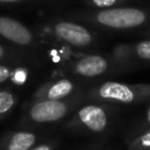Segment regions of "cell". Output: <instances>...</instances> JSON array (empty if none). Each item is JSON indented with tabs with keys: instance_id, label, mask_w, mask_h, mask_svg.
<instances>
[{
	"instance_id": "cell-16",
	"label": "cell",
	"mask_w": 150,
	"mask_h": 150,
	"mask_svg": "<svg viewBox=\"0 0 150 150\" xmlns=\"http://www.w3.org/2000/svg\"><path fill=\"white\" fill-rule=\"evenodd\" d=\"M57 144H59V141L50 139V141H46V142L35 144L30 150H56Z\"/></svg>"
},
{
	"instance_id": "cell-7",
	"label": "cell",
	"mask_w": 150,
	"mask_h": 150,
	"mask_svg": "<svg viewBox=\"0 0 150 150\" xmlns=\"http://www.w3.org/2000/svg\"><path fill=\"white\" fill-rule=\"evenodd\" d=\"M0 38L8 43L27 50H36L40 47V36L21 21L0 15Z\"/></svg>"
},
{
	"instance_id": "cell-8",
	"label": "cell",
	"mask_w": 150,
	"mask_h": 150,
	"mask_svg": "<svg viewBox=\"0 0 150 150\" xmlns=\"http://www.w3.org/2000/svg\"><path fill=\"white\" fill-rule=\"evenodd\" d=\"M84 90L82 81L69 76H60L39 86L33 93L32 100H63Z\"/></svg>"
},
{
	"instance_id": "cell-11",
	"label": "cell",
	"mask_w": 150,
	"mask_h": 150,
	"mask_svg": "<svg viewBox=\"0 0 150 150\" xmlns=\"http://www.w3.org/2000/svg\"><path fill=\"white\" fill-rule=\"evenodd\" d=\"M131 60L136 66L150 64V39H142L129 43Z\"/></svg>"
},
{
	"instance_id": "cell-5",
	"label": "cell",
	"mask_w": 150,
	"mask_h": 150,
	"mask_svg": "<svg viewBox=\"0 0 150 150\" xmlns=\"http://www.w3.org/2000/svg\"><path fill=\"white\" fill-rule=\"evenodd\" d=\"M125 71L124 68L109 54H83L73 57L60 67L62 76L82 80H96L114 76Z\"/></svg>"
},
{
	"instance_id": "cell-13",
	"label": "cell",
	"mask_w": 150,
	"mask_h": 150,
	"mask_svg": "<svg viewBox=\"0 0 150 150\" xmlns=\"http://www.w3.org/2000/svg\"><path fill=\"white\" fill-rule=\"evenodd\" d=\"M142 0H84V4L90 9H108L120 6L139 5Z\"/></svg>"
},
{
	"instance_id": "cell-15",
	"label": "cell",
	"mask_w": 150,
	"mask_h": 150,
	"mask_svg": "<svg viewBox=\"0 0 150 150\" xmlns=\"http://www.w3.org/2000/svg\"><path fill=\"white\" fill-rule=\"evenodd\" d=\"M22 61V55L19 50L2 43L0 41V62L6 63H20Z\"/></svg>"
},
{
	"instance_id": "cell-12",
	"label": "cell",
	"mask_w": 150,
	"mask_h": 150,
	"mask_svg": "<svg viewBox=\"0 0 150 150\" xmlns=\"http://www.w3.org/2000/svg\"><path fill=\"white\" fill-rule=\"evenodd\" d=\"M18 95L9 88H0V122L4 121L16 107Z\"/></svg>"
},
{
	"instance_id": "cell-17",
	"label": "cell",
	"mask_w": 150,
	"mask_h": 150,
	"mask_svg": "<svg viewBox=\"0 0 150 150\" xmlns=\"http://www.w3.org/2000/svg\"><path fill=\"white\" fill-rule=\"evenodd\" d=\"M146 128H150V105L148 107V109H146V111H145V114H144V116H143L141 123L136 127V129H135L134 132L137 134V132H139V131H142V130H144V129H146ZM135 134H134V135H135Z\"/></svg>"
},
{
	"instance_id": "cell-14",
	"label": "cell",
	"mask_w": 150,
	"mask_h": 150,
	"mask_svg": "<svg viewBox=\"0 0 150 150\" xmlns=\"http://www.w3.org/2000/svg\"><path fill=\"white\" fill-rule=\"evenodd\" d=\"M128 150H150V128L135 134L128 142Z\"/></svg>"
},
{
	"instance_id": "cell-19",
	"label": "cell",
	"mask_w": 150,
	"mask_h": 150,
	"mask_svg": "<svg viewBox=\"0 0 150 150\" xmlns=\"http://www.w3.org/2000/svg\"><path fill=\"white\" fill-rule=\"evenodd\" d=\"M27 0H0V4H19Z\"/></svg>"
},
{
	"instance_id": "cell-3",
	"label": "cell",
	"mask_w": 150,
	"mask_h": 150,
	"mask_svg": "<svg viewBox=\"0 0 150 150\" xmlns=\"http://www.w3.org/2000/svg\"><path fill=\"white\" fill-rule=\"evenodd\" d=\"M84 101V91L63 100H30L25 108L20 124L40 127L61 122L70 116Z\"/></svg>"
},
{
	"instance_id": "cell-2",
	"label": "cell",
	"mask_w": 150,
	"mask_h": 150,
	"mask_svg": "<svg viewBox=\"0 0 150 150\" xmlns=\"http://www.w3.org/2000/svg\"><path fill=\"white\" fill-rule=\"evenodd\" d=\"M116 115V105L84 101L63 123L62 128L83 135H101L108 131Z\"/></svg>"
},
{
	"instance_id": "cell-20",
	"label": "cell",
	"mask_w": 150,
	"mask_h": 150,
	"mask_svg": "<svg viewBox=\"0 0 150 150\" xmlns=\"http://www.w3.org/2000/svg\"><path fill=\"white\" fill-rule=\"evenodd\" d=\"M0 88H1V87H0Z\"/></svg>"
},
{
	"instance_id": "cell-10",
	"label": "cell",
	"mask_w": 150,
	"mask_h": 150,
	"mask_svg": "<svg viewBox=\"0 0 150 150\" xmlns=\"http://www.w3.org/2000/svg\"><path fill=\"white\" fill-rule=\"evenodd\" d=\"M28 77V69L21 63L0 62V87L4 83L12 82L15 84H23Z\"/></svg>"
},
{
	"instance_id": "cell-6",
	"label": "cell",
	"mask_w": 150,
	"mask_h": 150,
	"mask_svg": "<svg viewBox=\"0 0 150 150\" xmlns=\"http://www.w3.org/2000/svg\"><path fill=\"white\" fill-rule=\"evenodd\" d=\"M43 32L54 41L79 50L93 49L97 42V34L74 19H50L43 25Z\"/></svg>"
},
{
	"instance_id": "cell-18",
	"label": "cell",
	"mask_w": 150,
	"mask_h": 150,
	"mask_svg": "<svg viewBox=\"0 0 150 150\" xmlns=\"http://www.w3.org/2000/svg\"><path fill=\"white\" fill-rule=\"evenodd\" d=\"M137 34H138V35H141V36H143L144 39H150V27H149V28H145V29L139 30Z\"/></svg>"
},
{
	"instance_id": "cell-4",
	"label": "cell",
	"mask_w": 150,
	"mask_h": 150,
	"mask_svg": "<svg viewBox=\"0 0 150 150\" xmlns=\"http://www.w3.org/2000/svg\"><path fill=\"white\" fill-rule=\"evenodd\" d=\"M86 101L114 105H135L150 102V83H123L103 81L84 90Z\"/></svg>"
},
{
	"instance_id": "cell-1",
	"label": "cell",
	"mask_w": 150,
	"mask_h": 150,
	"mask_svg": "<svg viewBox=\"0 0 150 150\" xmlns=\"http://www.w3.org/2000/svg\"><path fill=\"white\" fill-rule=\"evenodd\" d=\"M68 16L97 29L111 32L138 33L150 27V6L129 5L108 9L75 11L68 13Z\"/></svg>"
},
{
	"instance_id": "cell-9",
	"label": "cell",
	"mask_w": 150,
	"mask_h": 150,
	"mask_svg": "<svg viewBox=\"0 0 150 150\" xmlns=\"http://www.w3.org/2000/svg\"><path fill=\"white\" fill-rule=\"evenodd\" d=\"M36 141L38 135L32 130H11L0 137V150H30Z\"/></svg>"
}]
</instances>
